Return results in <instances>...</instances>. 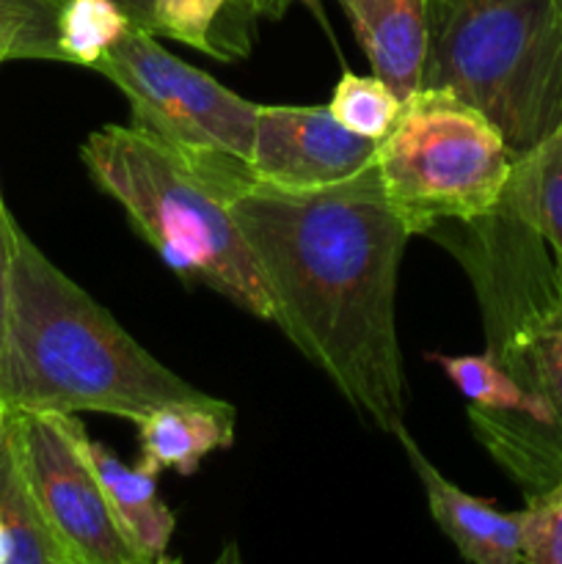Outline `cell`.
I'll use <instances>...</instances> for the list:
<instances>
[{"label": "cell", "mask_w": 562, "mask_h": 564, "mask_svg": "<svg viewBox=\"0 0 562 564\" xmlns=\"http://www.w3.org/2000/svg\"><path fill=\"white\" fill-rule=\"evenodd\" d=\"M94 185L125 209L136 235L182 281L273 323L262 270L237 226L231 202L251 182L226 154L185 152L138 124H105L80 147Z\"/></svg>", "instance_id": "3"}, {"label": "cell", "mask_w": 562, "mask_h": 564, "mask_svg": "<svg viewBox=\"0 0 562 564\" xmlns=\"http://www.w3.org/2000/svg\"><path fill=\"white\" fill-rule=\"evenodd\" d=\"M505 198L538 231L562 268V132L518 154Z\"/></svg>", "instance_id": "14"}, {"label": "cell", "mask_w": 562, "mask_h": 564, "mask_svg": "<svg viewBox=\"0 0 562 564\" xmlns=\"http://www.w3.org/2000/svg\"><path fill=\"white\" fill-rule=\"evenodd\" d=\"M428 237L466 270L485 350L549 411L562 455V268L551 248L505 196L483 218L441 224Z\"/></svg>", "instance_id": "5"}, {"label": "cell", "mask_w": 562, "mask_h": 564, "mask_svg": "<svg viewBox=\"0 0 562 564\" xmlns=\"http://www.w3.org/2000/svg\"><path fill=\"white\" fill-rule=\"evenodd\" d=\"M378 141L342 127L328 105H257L248 174L284 191L339 185L375 160Z\"/></svg>", "instance_id": "9"}, {"label": "cell", "mask_w": 562, "mask_h": 564, "mask_svg": "<svg viewBox=\"0 0 562 564\" xmlns=\"http://www.w3.org/2000/svg\"><path fill=\"white\" fill-rule=\"evenodd\" d=\"M0 564H66L64 551L42 521L20 460L0 444Z\"/></svg>", "instance_id": "15"}, {"label": "cell", "mask_w": 562, "mask_h": 564, "mask_svg": "<svg viewBox=\"0 0 562 564\" xmlns=\"http://www.w3.org/2000/svg\"><path fill=\"white\" fill-rule=\"evenodd\" d=\"M516 160L499 127L444 86H419L402 99L375 149L380 185L411 237L488 215Z\"/></svg>", "instance_id": "6"}, {"label": "cell", "mask_w": 562, "mask_h": 564, "mask_svg": "<svg viewBox=\"0 0 562 564\" xmlns=\"http://www.w3.org/2000/svg\"><path fill=\"white\" fill-rule=\"evenodd\" d=\"M53 3H58V6H61V3H64V0H53Z\"/></svg>", "instance_id": "24"}, {"label": "cell", "mask_w": 562, "mask_h": 564, "mask_svg": "<svg viewBox=\"0 0 562 564\" xmlns=\"http://www.w3.org/2000/svg\"><path fill=\"white\" fill-rule=\"evenodd\" d=\"M395 438L400 441L408 463L422 482L435 527L452 540L463 560L474 564H527L523 562L518 512L496 510L490 501L477 499V496L452 485L424 457V452L419 449V444L406 427L397 430Z\"/></svg>", "instance_id": "10"}, {"label": "cell", "mask_w": 562, "mask_h": 564, "mask_svg": "<svg viewBox=\"0 0 562 564\" xmlns=\"http://www.w3.org/2000/svg\"><path fill=\"white\" fill-rule=\"evenodd\" d=\"M527 564H562V474L518 512Z\"/></svg>", "instance_id": "19"}, {"label": "cell", "mask_w": 562, "mask_h": 564, "mask_svg": "<svg viewBox=\"0 0 562 564\" xmlns=\"http://www.w3.org/2000/svg\"><path fill=\"white\" fill-rule=\"evenodd\" d=\"M132 28L127 11L114 0H64L58 6L61 61L97 69Z\"/></svg>", "instance_id": "16"}, {"label": "cell", "mask_w": 562, "mask_h": 564, "mask_svg": "<svg viewBox=\"0 0 562 564\" xmlns=\"http://www.w3.org/2000/svg\"><path fill=\"white\" fill-rule=\"evenodd\" d=\"M33 501L69 564H149L116 516L77 413H9Z\"/></svg>", "instance_id": "8"}, {"label": "cell", "mask_w": 562, "mask_h": 564, "mask_svg": "<svg viewBox=\"0 0 562 564\" xmlns=\"http://www.w3.org/2000/svg\"><path fill=\"white\" fill-rule=\"evenodd\" d=\"M556 130H560V132H562V116H560V124H556Z\"/></svg>", "instance_id": "23"}, {"label": "cell", "mask_w": 562, "mask_h": 564, "mask_svg": "<svg viewBox=\"0 0 562 564\" xmlns=\"http://www.w3.org/2000/svg\"><path fill=\"white\" fill-rule=\"evenodd\" d=\"M430 3H433V0H428V6H430Z\"/></svg>", "instance_id": "25"}, {"label": "cell", "mask_w": 562, "mask_h": 564, "mask_svg": "<svg viewBox=\"0 0 562 564\" xmlns=\"http://www.w3.org/2000/svg\"><path fill=\"white\" fill-rule=\"evenodd\" d=\"M91 457L116 516L125 523L130 538L136 540L141 554L147 556V562L154 564L169 560V545L174 538L176 521L174 512L160 501L158 474L149 471L141 463L127 466L108 446L94 444V441Z\"/></svg>", "instance_id": "13"}, {"label": "cell", "mask_w": 562, "mask_h": 564, "mask_svg": "<svg viewBox=\"0 0 562 564\" xmlns=\"http://www.w3.org/2000/svg\"><path fill=\"white\" fill-rule=\"evenodd\" d=\"M204 394L138 345L14 220L0 345L6 413H105L138 424L154 408Z\"/></svg>", "instance_id": "2"}, {"label": "cell", "mask_w": 562, "mask_h": 564, "mask_svg": "<svg viewBox=\"0 0 562 564\" xmlns=\"http://www.w3.org/2000/svg\"><path fill=\"white\" fill-rule=\"evenodd\" d=\"M237 435V411L213 394L196 400L169 402L138 422L141 466L160 474L171 468L180 477H193L204 457L229 449Z\"/></svg>", "instance_id": "12"}, {"label": "cell", "mask_w": 562, "mask_h": 564, "mask_svg": "<svg viewBox=\"0 0 562 564\" xmlns=\"http://www.w3.org/2000/svg\"><path fill=\"white\" fill-rule=\"evenodd\" d=\"M0 64H3V61H0ZM0 198H3V196H0Z\"/></svg>", "instance_id": "26"}, {"label": "cell", "mask_w": 562, "mask_h": 564, "mask_svg": "<svg viewBox=\"0 0 562 564\" xmlns=\"http://www.w3.org/2000/svg\"><path fill=\"white\" fill-rule=\"evenodd\" d=\"M262 270L273 323L380 433L406 427L397 273L411 231L372 163L317 191L248 182L231 202Z\"/></svg>", "instance_id": "1"}, {"label": "cell", "mask_w": 562, "mask_h": 564, "mask_svg": "<svg viewBox=\"0 0 562 564\" xmlns=\"http://www.w3.org/2000/svg\"><path fill=\"white\" fill-rule=\"evenodd\" d=\"M400 108L402 99L375 72L372 75L345 72L328 102V110L342 127H347L356 135L372 138V141H380L389 132Z\"/></svg>", "instance_id": "18"}, {"label": "cell", "mask_w": 562, "mask_h": 564, "mask_svg": "<svg viewBox=\"0 0 562 564\" xmlns=\"http://www.w3.org/2000/svg\"><path fill=\"white\" fill-rule=\"evenodd\" d=\"M422 86L452 88L529 152L562 116L560 0H433Z\"/></svg>", "instance_id": "4"}, {"label": "cell", "mask_w": 562, "mask_h": 564, "mask_svg": "<svg viewBox=\"0 0 562 564\" xmlns=\"http://www.w3.org/2000/svg\"><path fill=\"white\" fill-rule=\"evenodd\" d=\"M11 226L14 215L9 213L6 202L0 198V345H3L6 308H9V281H11Z\"/></svg>", "instance_id": "21"}, {"label": "cell", "mask_w": 562, "mask_h": 564, "mask_svg": "<svg viewBox=\"0 0 562 564\" xmlns=\"http://www.w3.org/2000/svg\"><path fill=\"white\" fill-rule=\"evenodd\" d=\"M375 75L400 99L422 86L430 47L428 0H339Z\"/></svg>", "instance_id": "11"}, {"label": "cell", "mask_w": 562, "mask_h": 564, "mask_svg": "<svg viewBox=\"0 0 562 564\" xmlns=\"http://www.w3.org/2000/svg\"><path fill=\"white\" fill-rule=\"evenodd\" d=\"M0 61H61L58 3L0 0Z\"/></svg>", "instance_id": "17"}, {"label": "cell", "mask_w": 562, "mask_h": 564, "mask_svg": "<svg viewBox=\"0 0 562 564\" xmlns=\"http://www.w3.org/2000/svg\"><path fill=\"white\" fill-rule=\"evenodd\" d=\"M97 72L125 94L132 124L185 152L226 154L248 165L257 102L176 58L158 42V33L132 28Z\"/></svg>", "instance_id": "7"}, {"label": "cell", "mask_w": 562, "mask_h": 564, "mask_svg": "<svg viewBox=\"0 0 562 564\" xmlns=\"http://www.w3.org/2000/svg\"><path fill=\"white\" fill-rule=\"evenodd\" d=\"M121 9L127 11V17L132 20V25L143 28V31L158 33V25H154V3L152 0H114Z\"/></svg>", "instance_id": "22"}, {"label": "cell", "mask_w": 562, "mask_h": 564, "mask_svg": "<svg viewBox=\"0 0 562 564\" xmlns=\"http://www.w3.org/2000/svg\"><path fill=\"white\" fill-rule=\"evenodd\" d=\"M158 36H171L202 53H218L213 25L229 0H152Z\"/></svg>", "instance_id": "20"}, {"label": "cell", "mask_w": 562, "mask_h": 564, "mask_svg": "<svg viewBox=\"0 0 562 564\" xmlns=\"http://www.w3.org/2000/svg\"><path fill=\"white\" fill-rule=\"evenodd\" d=\"M560 6H562V0H560Z\"/></svg>", "instance_id": "27"}]
</instances>
